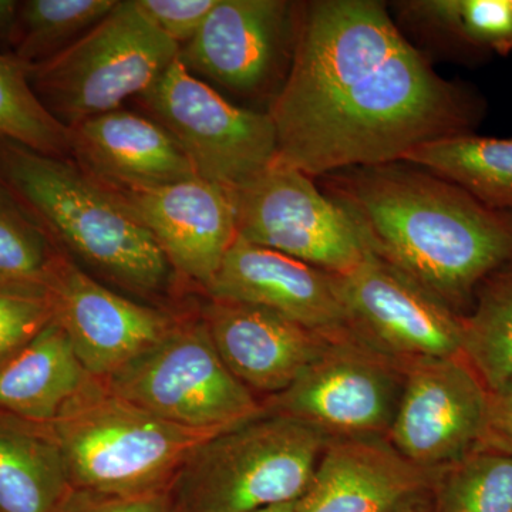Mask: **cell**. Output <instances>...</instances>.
I'll use <instances>...</instances> for the list:
<instances>
[{"label":"cell","instance_id":"6da1fadb","mask_svg":"<svg viewBox=\"0 0 512 512\" xmlns=\"http://www.w3.org/2000/svg\"><path fill=\"white\" fill-rule=\"evenodd\" d=\"M485 111L477 90L433 69L386 3L315 0L299 3L291 69L268 113L275 163L313 178L476 133Z\"/></svg>","mask_w":512,"mask_h":512},{"label":"cell","instance_id":"7a4b0ae2","mask_svg":"<svg viewBox=\"0 0 512 512\" xmlns=\"http://www.w3.org/2000/svg\"><path fill=\"white\" fill-rule=\"evenodd\" d=\"M322 178L370 251L460 316L490 276L512 268V214L439 175L396 161Z\"/></svg>","mask_w":512,"mask_h":512},{"label":"cell","instance_id":"3957f363","mask_svg":"<svg viewBox=\"0 0 512 512\" xmlns=\"http://www.w3.org/2000/svg\"><path fill=\"white\" fill-rule=\"evenodd\" d=\"M0 180L84 271L146 298L171 284L175 272L151 232L72 158L0 137Z\"/></svg>","mask_w":512,"mask_h":512},{"label":"cell","instance_id":"277c9868","mask_svg":"<svg viewBox=\"0 0 512 512\" xmlns=\"http://www.w3.org/2000/svg\"><path fill=\"white\" fill-rule=\"evenodd\" d=\"M49 426L73 490L103 495L167 490L192 451L221 434L160 419L94 376Z\"/></svg>","mask_w":512,"mask_h":512},{"label":"cell","instance_id":"5b68a950","mask_svg":"<svg viewBox=\"0 0 512 512\" xmlns=\"http://www.w3.org/2000/svg\"><path fill=\"white\" fill-rule=\"evenodd\" d=\"M325 433L264 413L195 448L168 488L173 512H256L305 493L329 443Z\"/></svg>","mask_w":512,"mask_h":512},{"label":"cell","instance_id":"8992f818","mask_svg":"<svg viewBox=\"0 0 512 512\" xmlns=\"http://www.w3.org/2000/svg\"><path fill=\"white\" fill-rule=\"evenodd\" d=\"M180 53L137 9L119 0L109 15L45 63L28 66L37 99L64 127L120 109L160 79Z\"/></svg>","mask_w":512,"mask_h":512},{"label":"cell","instance_id":"52a82bcc","mask_svg":"<svg viewBox=\"0 0 512 512\" xmlns=\"http://www.w3.org/2000/svg\"><path fill=\"white\" fill-rule=\"evenodd\" d=\"M103 380L128 402L190 429L224 433L265 413L221 359L202 318H180L157 345Z\"/></svg>","mask_w":512,"mask_h":512},{"label":"cell","instance_id":"ba28073f","mask_svg":"<svg viewBox=\"0 0 512 512\" xmlns=\"http://www.w3.org/2000/svg\"><path fill=\"white\" fill-rule=\"evenodd\" d=\"M137 100L183 147L198 177L227 192L275 163L278 143L268 111L229 103L178 57Z\"/></svg>","mask_w":512,"mask_h":512},{"label":"cell","instance_id":"9c48e42d","mask_svg":"<svg viewBox=\"0 0 512 512\" xmlns=\"http://www.w3.org/2000/svg\"><path fill=\"white\" fill-rule=\"evenodd\" d=\"M229 195L244 241L332 275L349 274L369 255L348 212L295 168L274 163Z\"/></svg>","mask_w":512,"mask_h":512},{"label":"cell","instance_id":"30bf717a","mask_svg":"<svg viewBox=\"0 0 512 512\" xmlns=\"http://www.w3.org/2000/svg\"><path fill=\"white\" fill-rule=\"evenodd\" d=\"M406 363L357 342L333 340L284 392L268 397L265 413L282 414L332 439L387 437L402 397Z\"/></svg>","mask_w":512,"mask_h":512},{"label":"cell","instance_id":"8fae6325","mask_svg":"<svg viewBox=\"0 0 512 512\" xmlns=\"http://www.w3.org/2000/svg\"><path fill=\"white\" fill-rule=\"evenodd\" d=\"M350 335L400 363L463 356V316L373 254L335 275Z\"/></svg>","mask_w":512,"mask_h":512},{"label":"cell","instance_id":"7c38bea8","mask_svg":"<svg viewBox=\"0 0 512 512\" xmlns=\"http://www.w3.org/2000/svg\"><path fill=\"white\" fill-rule=\"evenodd\" d=\"M299 3L286 0H218L178 59L239 96L272 94L284 86L296 42ZM272 103V101H271Z\"/></svg>","mask_w":512,"mask_h":512},{"label":"cell","instance_id":"4fadbf2b","mask_svg":"<svg viewBox=\"0 0 512 512\" xmlns=\"http://www.w3.org/2000/svg\"><path fill=\"white\" fill-rule=\"evenodd\" d=\"M488 400L490 392L463 356L406 363L386 439L410 463L441 470L476 450Z\"/></svg>","mask_w":512,"mask_h":512},{"label":"cell","instance_id":"5bb4252c","mask_svg":"<svg viewBox=\"0 0 512 512\" xmlns=\"http://www.w3.org/2000/svg\"><path fill=\"white\" fill-rule=\"evenodd\" d=\"M47 296L53 319L69 336L87 372L99 379L153 348L180 320L170 311L114 292L62 252L53 265Z\"/></svg>","mask_w":512,"mask_h":512},{"label":"cell","instance_id":"9a60e30c","mask_svg":"<svg viewBox=\"0 0 512 512\" xmlns=\"http://www.w3.org/2000/svg\"><path fill=\"white\" fill-rule=\"evenodd\" d=\"M151 232L175 274L207 291L237 239L234 204L201 177L144 191H113Z\"/></svg>","mask_w":512,"mask_h":512},{"label":"cell","instance_id":"2e32d148","mask_svg":"<svg viewBox=\"0 0 512 512\" xmlns=\"http://www.w3.org/2000/svg\"><path fill=\"white\" fill-rule=\"evenodd\" d=\"M205 292L211 299L269 309L330 340L349 335L335 275L239 237Z\"/></svg>","mask_w":512,"mask_h":512},{"label":"cell","instance_id":"e0dca14e","mask_svg":"<svg viewBox=\"0 0 512 512\" xmlns=\"http://www.w3.org/2000/svg\"><path fill=\"white\" fill-rule=\"evenodd\" d=\"M215 349L239 382L268 397L284 392L333 340L278 313L211 299L202 311Z\"/></svg>","mask_w":512,"mask_h":512},{"label":"cell","instance_id":"ac0fdd59","mask_svg":"<svg viewBox=\"0 0 512 512\" xmlns=\"http://www.w3.org/2000/svg\"><path fill=\"white\" fill-rule=\"evenodd\" d=\"M441 470L410 463L386 437L332 439L293 507L295 512H387L433 491Z\"/></svg>","mask_w":512,"mask_h":512},{"label":"cell","instance_id":"d6986e66","mask_svg":"<svg viewBox=\"0 0 512 512\" xmlns=\"http://www.w3.org/2000/svg\"><path fill=\"white\" fill-rule=\"evenodd\" d=\"M70 158L113 191H144L198 177L183 147L156 120L117 109L69 128Z\"/></svg>","mask_w":512,"mask_h":512},{"label":"cell","instance_id":"ffe728a7","mask_svg":"<svg viewBox=\"0 0 512 512\" xmlns=\"http://www.w3.org/2000/svg\"><path fill=\"white\" fill-rule=\"evenodd\" d=\"M90 376L53 319L0 369V413L50 424Z\"/></svg>","mask_w":512,"mask_h":512},{"label":"cell","instance_id":"44dd1931","mask_svg":"<svg viewBox=\"0 0 512 512\" xmlns=\"http://www.w3.org/2000/svg\"><path fill=\"white\" fill-rule=\"evenodd\" d=\"M72 491L49 424L0 413V512H60Z\"/></svg>","mask_w":512,"mask_h":512},{"label":"cell","instance_id":"7402d4cb","mask_svg":"<svg viewBox=\"0 0 512 512\" xmlns=\"http://www.w3.org/2000/svg\"><path fill=\"white\" fill-rule=\"evenodd\" d=\"M397 15L466 62L512 53L510 0H406Z\"/></svg>","mask_w":512,"mask_h":512},{"label":"cell","instance_id":"603a6c76","mask_svg":"<svg viewBox=\"0 0 512 512\" xmlns=\"http://www.w3.org/2000/svg\"><path fill=\"white\" fill-rule=\"evenodd\" d=\"M403 163L439 175L493 210L512 214V138L476 133L440 138L414 148Z\"/></svg>","mask_w":512,"mask_h":512},{"label":"cell","instance_id":"cb8c5ba5","mask_svg":"<svg viewBox=\"0 0 512 512\" xmlns=\"http://www.w3.org/2000/svg\"><path fill=\"white\" fill-rule=\"evenodd\" d=\"M463 326V357L493 393L512 379V268L478 288Z\"/></svg>","mask_w":512,"mask_h":512},{"label":"cell","instance_id":"d4e9b609","mask_svg":"<svg viewBox=\"0 0 512 512\" xmlns=\"http://www.w3.org/2000/svg\"><path fill=\"white\" fill-rule=\"evenodd\" d=\"M119 0H26L20 2L12 55L36 66L62 53L101 22Z\"/></svg>","mask_w":512,"mask_h":512},{"label":"cell","instance_id":"484cf974","mask_svg":"<svg viewBox=\"0 0 512 512\" xmlns=\"http://www.w3.org/2000/svg\"><path fill=\"white\" fill-rule=\"evenodd\" d=\"M59 254L42 225L0 180V289L47 295Z\"/></svg>","mask_w":512,"mask_h":512},{"label":"cell","instance_id":"4316f807","mask_svg":"<svg viewBox=\"0 0 512 512\" xmlns=\"http://www.w3.org/2000/svg\"><path fill=\"white\" fill-rule=\"evenodd\" d=\"M433 512H512V456L476 450L440 471Z\"/></svg>","mask_w":512,"mask_h":512},{"label":"cell","instance_id":"83f0119b","mask_svg":"<svg viewBox=\"0 0 512 512\" xmlns=\"http://www.w3.org/2000/svg\"><path fill=\"white\" fill-rule=\"evenodd\" d=\"M0 137L46 156L70 158V133L37 99L28 66L0 53Z\"/></svg>","mask_w":512,"mask_h":512},{"label":"cell","instance_id":"f1b7e54d","mask_svg":"<svg viewBox=\"0 0 512 512\" xmlns=\"http://www.w3.org/2000/svg\"><path fill=\"white\" fill-rule=\"evenodd\" d=\"M52 320L49 296L0 289V369Z\"/></svg>","mask_w":512,"mask_h":512},{"label":"cell","instance_id":"f546056e","mask_svg":"<svg viewBox=\"0 0 512 512\" xmlns=\"http://www.w3.org/2000/svg\"><path fill=\"white\" fill-rule=\"evenodd\" d=\"M218 0H134V5L175 45H187Z\"/></svg>","mask_w":512,"mask_h":512},{"label":"cell","instance_id":"4dcf8cb0","mask_svg":"<svg viewBox=\"0 0 512 512\" xmlns=\"http://www.w3.org/2000/svg\"><path fill=\"white\" fill-rule=\"evenodd\" d=\"M60 512H173L167 490L138 495H103L73 490Z\"/></svg>","mask_w":512,"mask_h":512},{"label":"cell","instance_id":"1f68e13d","mask_svg":"<svg viewBox=\"0 0 512 512\" xmlns=\"http://www.w3.org/2000/svg\"><path fill=\"white\" fill-rule=\"evenodd\" d=\"M477 448L512 456V379L490 393L487 421Z\"/></svg>","mask_w":512,"mask_h":512},{"label":"cell","instance_id":"d6a6232c","mask_svg":"<svg viewBox=\"0 0 512 512\" xmlns=\"http://www.w3.org/2000/svg\"><path fill=\"white\" fill-rule=\"evenodd\" d=\"M19 5L15 0H0V50L9 49L10 55L18 28Z\"/></svg>","mask_w":512,"mask_h":512},{"label":"cell","instance_id":"836d02e7","mask_svg":"<svg viewBox=\"0 0 512 512\" xmlns=\"http://www.w3.org/2000/svg\"><path fill=\"white\" fill-rule=\"evenodd\" d=\"M433 507V491H426V493L407 498L406 501L387 512H433Z\"/></svg>","mask_w":512,"mask_h":512},{"label":"cell","instance_id":"e575fe53","mask_svg":"<svg viewBox=\"0 0 512 512\" xmlns=\"http://www.w3.org/2000/svg\"><path fill=\"white\" fill-rule=\"evenodd\" d=\"M293 504L295 503L275 505V507L265 508V510L256 512H295V507H293Z\"/></svg>","mask_w":512,"mask_h":512},{"label":"cell","instance_id":"d590c367","mask_svg":"<svg viewBox=\"0 0 512 512\" xmlns=\"http://www.w3.org/2000/svg\"><path fill=\"white\" fill-rule=\"evenodd\" d=\"M510 2H511V6H512V0H510Z\"/></svg>","mask_w":512,"mask_h":512}]
</instances>
